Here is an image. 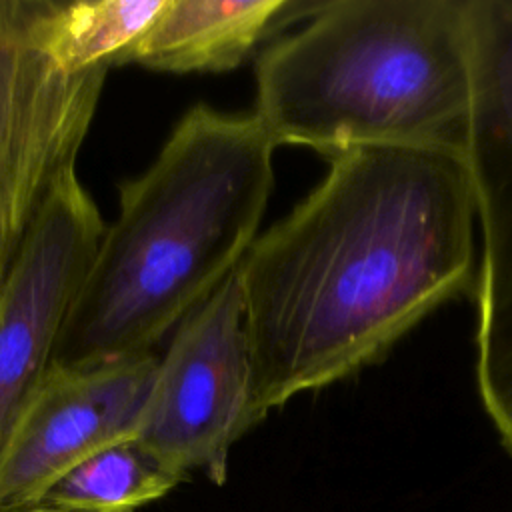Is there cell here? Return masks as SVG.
Masks as SVG:
<instances>
[{
	"label": "cell",
	"instance_id": "obj_1",
	"mask_svg": "<svg viewBox=\"0 0 512 512\" xmlns=\"http://www.w3.org/2000/svg\"><path fill=\"white\" fill-rule=\"evenodd\" d=\"M474 220L458 152L368 146L332 158L238 266L260 422L296 394L378 362L470 290Z\"/></svg>",
	"mask_w": 512,
	"mask_h": 512
},
{
	"label": "cell",
	"instance_id": "obj_2",
	"mask_svg": "<svg viewBox=\"0 0 512 512\" xmlns=\"http://www.w3.org/2000/svg\"><path fill=\"white\" fill-rule=\"evenodd\" d=\"M276 148L254 112L186 110L154 162L118 186V214L68 308L52 368L154 354L258 238Z\"/></svg>",
	"mask_w": 512,
	"mask_h": 512
},
{
	"label": "cell",
	"instance_id": "obj_3",
	"mask_svg": "<svg viewBox=\"0 0 512 512\" xmlns=\"http://www.w3.org/2000/svg\"><path fill=\"white\" fill-rule=\"evenodd\" d=\"M256 106L276 146L330 160L368 146L464 154L472 116L470 0L316 2L260 50Z\"/></svg>",
	"mask_w": 512,
	"mask_h": 512
},
{
	"label": "cell",
	"instance_id": "obj_4",
	"mask_svg": "<svg viewBox=\"0 0 512 512\" xmlns=\"http://www.w3.org/2000/svg\"><path fill=\"white\" fill-rule=\"evenodd\" d=\"M472 116L464 162L482 232L478 390L512 452V0H470Z\"/></svg>",
	"mask_w": 512,
	"mask_h": 512
},
{
	"label": "cell",
	"instance_id": "obj_5",
	"mask_svg": "<svg viewBox=\"0 0 512 512\" xmlns=\"http://www.w3.org/2000/svg\"><path fill=\"white\" fill-rule=\"evenodd\" d=\"M260 418L252 396L240 272H232L172 334L148 392L136 442L186 478L224 484L232 446Z\"/></svg>",
	"mask_w": 512,
	"mask_h": 512
},
{
	"label": "cell",
	"instance_id": "obj_6",
	"mask_svg": "<svg viewBox=\"0 0 512 512\" xmlns=\"http://www.w3.org/2000/svg\"><path fill=\"white\" fill-rule=\"evenodd\" d=\"M40 2L0 0V290L54 186L76 168L108 74H70L44 54Z\"/></svg>",
	"mask_w": 512,
	"mask_h": 512
},
{
	"label": "cell",
	"instance_id": "obj_7",
	"mask_svg": "<svg viewBox=\"0 0 512 512\" xmlns=\"http://www.w3.org/2000/svg\"><path fill=\"white\" fill-rule=\"evenodd\" d=\"M104 228L76 168L66 172L0 290V460L52 372L64 318Z\"/></svg>",
	"mask_w": 512,
	"mask_h": 512
},
{
	"label": "cell",
	"instance_id": "obj_8",
	"mask_svg": "<svg viewBox=\"0 0 512 512\" xmlns=\"http://www.w3.org/2000/svg\"><path fill=\"white\" fill-rule=\"evenodd\" d=\"M158 356L86 370H54L22 416L0 460V510L34 508L88 456L134 440Z\"/></svg>",
	"mask_w": 512,
	"mask_h": 512
},
{
	"label": "cell",
	"instance_id": "obj_9",
	"mask_svg": "<svg viewBox=\"0 0 512 512\" xmlns=\"http://www.w3.org/2000/svg\"><path fill=\"white\" fill-rule=\"evenodd\" d=\"M316 2L164 0L146 32L112 66L156 72H226L240 66L268 32L308 16Z\"/></svg>",
	"mask_w": 512,
	"mask_h": 512
},
{
	"label": "cell",
	"instance_id": "obj_10",
	"mask_svg": "<svg viewBox=\"0 0 512 512\" xmlns=\"http://www.w3.org/2000/svg\"><path fill=\"white\" fill-rule=\"evenodd\" d=\"M164 0L40 2L36 38L64 72L78 74L112 62L130 48L162 10Z\"/></svg>",
	"mask_w": 512,
	"mask_h": 512
},
{
	"label": "cell",
	"instance_id": "obj_11",
	"mask_svg": "<svg viewBox=\"0 0 512 512\" xmlns=\"http://www.w3.org/2000/svg\"><path fill=\"white\" fill-rule=\"evenodd\" d=\"M182 480L136 440H124L76 464L36 506L58 512H134L166 496Z\"/></svg>",
	"mask_w": 512,
	"mask_h": 512
},
{
	"label": "cell",
	"instance_id": "obj_12",
	"mask_svg": "<svg viewBox=\"0 0 512 512\" xmlns=\"http://www.w3.org/2000/svg\"><path fill=\"white\" fill-rule=\"evenodd\" d=\"M28 512H58V510H48V508H40V506H36V508H28Z\"/></svg>",
	"mask_w": 512,
	"mask_h": 512
},
{
	"label": "cell",
	"instance_id": "obj_13",
	"mask_svg": "<svg viewBox=\"0 0 512 512\" xmlns=\"http://www.w3.org/2000/svg\"><path fill=\"white\" fill-rule=\"evenodd\" d=\"M0 512H28V508H14V510H0Z\"/></svg>",
	"mask_w": 512,
	"mask_h": 512
}]
</instances>
